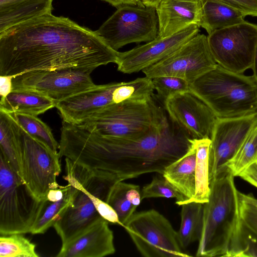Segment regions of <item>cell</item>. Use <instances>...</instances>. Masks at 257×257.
<instances>
[{
  "label": "cell",
  "mask_w": 257,
  "mask_h": 257,
  "mask_svg": "<svg viewBox=\"0 0 257 257\" xmlns=\"http://www.w3.org/2000/svg\"><path fill=\"white\" fill-rule=\"evenodd\" d=\"M157 98L164 104L171 96L190 89L185 80L173 76H160L152 78Z\"/></svg>",
  "instance_id": "35"
},
{
  "label": "cell",
  "mask_w": 257,
  "mask_h": 257,
  "mask_svg": "<svg viewBox=\"0 0 257 257\" xmlns=\"http://www.w3.org/2000/svg\"><path fill=\"white\" fill-rule=\"evenodd\" d=\"M113 233L103 217L62 244L57 257H103L113 254Z\"/></svg>",
  "instance_id": "18"
},
{
  "label": "cell",
  "mask_w": 257,
  "mask_h": 257,
  "mask_svg": "<svg viewBox=\"0 0 257 257\" xmlns=\"http://www.w3.org/2000/svg\"><path fill=\"white\" fill-rule=\"evenodd\" d=\"M68 188L63 197L60 200L51 202L47 200L42 212L34 225L31 233L44 234L52 226L71 204L74 187L67 182Z\"/></svg>",
  "instance_id": "28"
},
{
  "label": "cell",
  "mask_w": 257,
  "mask_h": 257,
  "mask_svg": "<svg viewBox=\"0 0 257 257\" xmlns=\"http://www.w3.org/2000/svg\"><path fill=\"white\" fill-rule=\"evenodd\" d=\"M257 161V126L249 133L225 165L234 177Z\"/></svg>",
  "instance_id": "32"
},
{
  "label": "cell",
  "mask_w": 257,
  "mask_h": 257,
  "mask_svg": "<svg viewBox=\"0 0 257 257\" xmlns=\"http://www.w3.org/2000/svg\"><path fill=\"white\" fill-rule=\"evenodd\" d=\"M251 69L253 71V77L257 81V45L255 48L253 59L252 62V65Z\"/></svg>",
  "instance_id": "44"
},
{
  "label": "cell",
  "mask_w": 257,
  "mask_h": 257,
  "mask_svg": "<svg viewBox=\"0 0 257 257\" xmlns=\"http://www.w3.org/2000/svg\"><path fill=\"white\" fill-rule=\"evenodd\" d=\"M141 200L140 186L122 181L111 187L106 202L115 211L120 225L123 226L135 213Z\"/></svg>",
  "instance_id": "22"
},
{
  "label": "cell",
  "mask_w": 257,
  "mask_h": 257,
  "mask_svg": "<svg viewBox=\"0 0 257 257\" xmlns=\"http://www.w3.org/2000/svg\"><path fill=\"white\" fill-rule=\"evenodd\" d=\"M164 105L170 118L190 139L211 138L217 117L191 89L171 96Z\"/></svg>",
  "instance_id": "15"
},
{
  "label": "cell",
  "mask_w": 257,
  "mask_h": 257,
  "mask_svg": "<svg viewBox=\"0 0 257 257\" xmlns=\"http://www.w3.org/2000/svg\"><path fill=\"white\" fill-rule=\"evenodd\" d=\"M191 140L196 151L195 193L193 201L205 203L208 201L211 192L209 156L211 141L210 138Z\"/></svg>",
  "instance_id": "25"
},
{
  "label": "cell",
  "mask_w": 257,
  "mask_h": 257,
  "mask_svg": "<svg viewBox=\"0 0 257 257\" xmlns=\"http://www.w3.org/2000/svg\"><path fill=\"white\" fill-rule=\"evenodd\" d=\"M8 113L30 136L54 152L58 153L59 143L55 139L51 128L37 116L18 112Z\"/></svg>",
  "instance_id": "29"
},
{
  "label": "cell",
  "mask_w": 257,
  "mask_h": 257,
  "mask_svg": "<svg viewBox=\"0 0 257 257\" xmlns=\"http://www.w3.org/2000/svg\"><path fill=\"white\" fill-rule=\"evenodd\" d=\"M239 198V216L248 227L257 233V209Z\"/></svg>",
  "instance_id": "36"
},
{
  "label": "cell",
  "mask_w": 257,
  "mask_h": 257,
  "mask_svg": "<svg viewBox=\"0 0 257 257\" xmlns=\"http://www.w3.org/2000/svg\"><path fill=\"white\" fill-rule=\"evenodd\" d=\"M141 199L150 198H174L176 204L181 206L185 204L184 197L162 176H155L152 181L144 186L141 191Z\"/></svg>",
  "instance_id": "34"
},
{
  "label": "cell",
  "mask_w": 257,
  "mask_h": 257,
  "mask_svg": "<svg viewBox=\"0 0 257 257\" xmlns=\"http://www.w3.org/2000/svg\"><path fill=\"white\" fill-rule=\"evenodd\" d=\"M217 64L228 70L243 73L251 68L257 45V25L244 21L216 30L207 36Z\"/></svg>",
  "instance_id": "11"
},
{
  "label": "cell",
  "mask_w": 257,
  "mask_h": 257,
  "mask_svg": "<svg viewBox=\"0 0 257 257\" xmlns=\"http://www.w3.org/2000/svg\"><path fill=\"white\" fill-rule=\"evenodd\" d=\"M166 113L164 104L154 94L146 102L110 105L80 125L103 136L134 139L146 135Z\"/></svg>",
  "instance_id": "6"
},
{
  "label": "cell",
  "mask_w": 257,
  "mask_h": 257,
  "mask_svg": "<svg viewBox=\"0 0 257 257\" xmlns=\"http://www.w3.org/2000/svg\"><path fill=\"white\" fill-rule=\"evenodd\" d=\"M104 1L113 7L117 8L122 5H141L139 0H101Z\"/></svg>",
  "instance_id": "42"
},
{
  "label": "cell",
  "mask_w": 257,
  "mask_h": 257,
  "mask_svg": "<svg viewBox=\"0 0 257 257\" xmlns=\"http://www.w3.org/2000/svg\"><path fill=\"white\" fill-rule=\"evenodd\" d=\"M246 16L228 5L211 0H203L200 27L208 34L245 21Z\"/></svg>",
  "instance_id": "23"
},
{
  "label": "cell",
  "mask_w": 257,
  "mask_h": 257,
  "mask_svg": "<svg viewBox=\"0 0 257 257\" xmlns=\"http://www.w3.org/2000/svg\"><path fill=\"white\" fill-rule=\"evenodd\" d=\"M53 0H37L0 9V33L30 19L51 14Z\"/></svg>",
  "instance_id": "24"
},
{
  "label": "cell",
  "mask_w": 257,
  "mask_h": 257,
  "mask_svg": "<svg viewBox=\"0 0 257 257\" xmlns=\"http://www.w3.org/2000/svg\"><path fill=\"white\" fill-rule=\"evenodd\" d=\"M199 28L192 25L173 35L158 36L144 45L125 52H119L116 63L118 71L125 74L137 73L158 63L196 36Z\"/></svg>",
  "instance_id": "16"
},
{
  "label": "cell",
  "mask_w": 257,
  "mask_h": 257,
  "mask_svg": "<svg viewBox=\"0 0 257 257\" xmlns=\"http://www.w3.org/2000/svg\"><path fill=\"white\" fill-rule=\"evenodd\" d=\"M46 201L37 200L0 153V235L31 233Z\"/></svg>",
  "instance_id": "7"
},
{
  "label": "cell",
  "mask_w": 257,
  "mask_h": 257,
  "mask_svg": "<svg viewBox=\"0 0 257 257\" xmlns=\"http://www.w3.org/2000/svg\"><path fill=\"white\" fill-rule=\"evenodd\" d=\"M13 119L17 138L19 177L33 196L42 201L50 190L60 187L57 178L61 172V157L58 153L54 152L30 136Z\"/></svg>",
  "instance_id": "8"
},
{
  "label": "cell",
  "mask_w": 257,
  "mask_h": 257,
  "mask_svg": "<svg viewBox=\"0 0 257 257\" xmlns=\"http://www.w3.org/2000/svg\"><path fill=\"white\" fill-rule=\"evenodd\" d=\"M238 197L241 200L257 209V199L252 194H245L238 191Z\"/></svg>",
  "instance_id": "41"
},
{
  "label": "cell",
  "mask_w": 257,
  "mask_h": 257,
  "mask_svg": "<svg viewBox=\"0 0 257 257\" xmlns=\"http://www.w3.org/2000/svg\"><path fill=\"white\" fill-rule=\"evenodd\" d=\"M203 0H162L156 8L159 34L165 37L192 25L200 27Z\"/></svg>",
  "instance_id": "19"
},
{
  "label": "cell",
  "mask_w": 257,
  "mask_h": 257,
  "mask_svg": "<svg viewBox=\"0 0 257 257\" xmlns=\"http://www.w3.org/2000/svg\"><path fill=\"white\" fill-rule=\"evenodd\" d=\"M0 148L1 153L19 176L17 138L14 120L9 113L2 110H0Z\"/></svg>",
  "instance_id": "30"
},
{
  "label": "cell",
  "mask_w": 257,
  "mask_h": 257,
  "mask_svg": "<svg viewBox=\"0 0 257 257\" xmlns=\"http://www.w3.org/2000/svg\"><path fill=\"white\" fill-rule=\"evenodd\" d=\"M191 141L187 152L169 165L162 175L184 197L185 204L193 202L195 193L196 151L191 139Z\"/></svg>",
  "instance_id": "20"
},
{
  "label": "cell",
  "mask_w": 257,
  "mask_h": 257,
  "mask_svg": "<svg viewBox=\"0 0 257 257\" xmlns=\"http://www.w3.org/2000/svg\"><path fill=\"white\" fill-rule=\"evenodd\" d=\"M238 177L257 188V161L243 171Z\"/></svg>",
  "instance_id": "38"
},
{
  "label": "cell",
  "mask_w": 257,
  "mask_h": 257,
  "mask_svg": "<svg viewBox=\"0 0 257 257\" xmlns=\"http://www.w3.org/2000/svg\"><path fill=\"white\" fill-rule=\"evenodd\" d=\"M191 146V139L166 112L146 135L134 139L103 136L63 122L58 153L85 168L108 174L117 182L147 173L162 175Z\"/></svg>",
  "instance_id": "2"
},
{
  "label": "cell",
  "mask_w": 257,
  "mask_h": 257,
  "mask_svg": "<svg viewBox=\"0 0 257 257\" xmlns=\"http://www.w3.org/2000/svg\"><path fill=\"white\" fill-rule=\"evenodd\" d=\"M118 53L96 31L48 14L0 33V74L15 77L31 71L68 68L92 72L116 64Z\"/></svg>",
  "instance_id": "1"
},
{
  "label": "cell",
  "mask_w": 257,
  "mask_h": 257,
  "mask_svg": "<svg viewBox=\"0 0 257 257\" xmlns=\"http://www.w3.org/2000/svg\"><path fill=\"white\" fill-rule=\"evenodd\" d=\"M64 179L74 187L71 204L53 227L64 244L101 217L96 208L106 198L116 182L102 171L89 170L65 158Z\"/></svg>",
  "instance_id": "3"
},
{
  "label": "cell",
  "mask_w": 257,
  "mask_h": 257,
  "mask_svg": "<svg viewBox=\"0 0 257 257\" xmlns=\"http://www.w3.org/2000/svg\"><path fill=\"white\" fill-rule=\"evenodd\" d=\"M96 32L117 51L130 43L150 42L159 34L156 9L139 4L122 5Z\"/></svg>",
  "instance_id": "10"
},
{
  "label": "cell",
  "mask_w": 257,
  "mask_h": 257,
  "mask_svg": "<svg viewBox=\"0 0 257 257\" xmlns=\"http://www.w3.org/2000/svg\"><path fill=\"white\" fill-rule=\"evenodd\" d=\"M162 0H139L140 3L146 7L156 8Z\"/></svg>",
  "instance_id": "43"
},
{
  "label": "cell",
  "mask_w": 257,
  "mask_h": 257,
  "mask_svg": "<svg viewBox=\"0 0 257 257\" xmlns=\"http://www.w3.org/2000/svg\"><path fill=\"white\" fill-rule=\"evenodd\" d=\"M181 206L180 227L177 233L180 244L185 250L190 244L200 238L204 203L193 201Z\"/></svg>",
  "instance_id": "26"
},
{
  "label": "cell",
  "mask_w": 257,
  "mask_h": 257,
  "mask_svg": "<svg viewBox=\"0 0 257 257\" xmlns=\"http://www.w3.org/2000/svg\"><path fill=\"white\" fill-rule=\"evenodd\" d=\"M256 126L257 112L237 117L217 118L210 138V182L227 170L226 163Z\"/></svg>",
  "instance_id": "14"
},
{
  "label": "cell",
  "mask_w": 257,
  "mask_h": 257,
  "mask_svg": "<svg viewBox=\"0 0 257 257\" xmlns=\"http://www.w3.org/2000/svg\"><path fill=\"white\" fill-rule=\"evenodd\" d=\"M154 90L152 79L146 76L128 82H121L113 92V102H148L153 97Z\"/></svg>",
  "instance_id": "27"
},
{
  "label": "cell",
  "mask_w": 257,
  "mask_h": 257,
  "mask_svg": "<svg viewBox=\"0 0 257 257\" xmlns=\"http://www.w3.org/2000/svg\"><path fill=\"white\" fill-rule=\"evenodd\" d=\"M123 227L144 256H190L181 247L169 220L155 209L135 213Z\"/></svg>",
  "instance_id": "9"
},
{
  "label": "cell",
  "mask_w": 257,
  "mask_h": 257,
  "mask_svg": "<svg viewBox=\"0 0 257 257\" xmlns=\"http://www.w3.org/2000/svg\"><path fill=\"white\" fill-rule=\"evenodd\" d=\"M226 256L257 257V233L246 226L240 218Z\"/></svg>",
  "instance_id": "31"
},
{
  "label": "cell",
  "mask_w": 257,
  "mask_h": 257,
  "mask_svg": "<svg viewBox=\"0 0 257 257\" xmlns=\"http://www.w3.org/2000/svg\"><path fill=\"white\" fill-rule=\"evenodd\" d=\"M190 89L217 117H234L257 112V81L252 75L236 73L217 64L196 79Z\"/></svg>",
  "instance_id": "5"
},
{
  "label": "cell",
  "mask_w": 257,
  "mask_h": 257,
  "mask_svg": "<svg viewBox=\"0 0 257 257\" xmlns=\"http://www.w3.org/2000/svg\"><path fill=\"white\" fill-rule=\"evenodd\" d=\"M234 177L227 169L210 182L197 256H226L227 253L239 220L238 191Z\"/></svg>",
  "instance_id": "4"
},
{
  "label": "cell",
  "mask_w": 257,
  "mask_h": 257,
  "mask_svg": "<svg viewBox=\"0 0 257 257\" xmlns=\"http://www.w3.org/2000/svg\"><path fill=\"white\" fill-rule=\"evenodd\" d=\"M55 105L56 102L48 97L27 89H14L7 97L0 100V110L35 116L45 112Z\"/></svg>",
  "instance_id": "21"
},
{
  "label": "cell",
  "mask_w": 257,
  "mask_h": 257,
  "mask_svg": "<svg viewBox=\"0 0 257 257\" xmlns=\"http://www.w3.org/2000/svg\"><path fill=\"white\" fill-rule=\"evenodd\" d=\"M13 78L14 76L10 75L0 76L1 99L5 98L12 91Z\"/></svg>",
  "instance_id": "39"
},
{
  "label": "cell",
  "mask_w": 257,
  "mask_h": 257,
  "mask_svg": "<svg viewBox=\"0 0 257 257\" xmlns=\"http://www.w3.org/2000/svg\"><path fill=\"white\" fill-rule=\"evenodd\" d=\"M37 0H0V9Z\"/></svg>",
  "instance_id": "40"
},
{
  "label": "cell",
  "mask_w": 257,
  "mask_h": 257,
  "mask_svg": "<svg viewBox=\"0 0 257 257\" xmlns=\"http://www.w3.org/2000/svg\"><path fill=\"white\" fill-rule=\"evenodd\" d=\"M91 72L74 68L31 71L13 78V89L33 90L56 103L94 87Z\"/></svg>",
  "instance_id": "13"
},
{
  "label": "cell",
  "mask_w": 257,
  "mask_h": 257,
  "mask_svg": "<svg viewBox=\"0 0 257 257\" xmlns=\"http://www.w3.org/2000/svg\"><path fill=\"white\" fill-rule=\"evenodd\" d=\"M228 5L246 16L257 17V0H211Z\"/></svg>",
  "instance_id": "37"
},
{
  "label": "cell",
  "mask_w": 257,
  "mask_h": 257,
  "mask_svg": "<svg viewBox=\"0 0 257 257\" xmlns=\"http://www.w3.org/2000/svg\"><path fill=\"white\" fill-rule=\"evenodd\" d=\"M119 82L96 85L56 103L63 122L80 124L96 113L114 104L113 92Z\"/></svg>",
  "instance_id": "17"
},
{
  "label": "cell",
  "mask_w": 257,
  "mask_h": 257,
  "mask_svg": "<svg viewBox=\"0 0 257 257\" xmlns=\"http://www.w3.org/2000/svg\"><path fill=\"white\" fill-rule=\"evenodd\" d=\"M21 233L0 236V257H39L36 244Z\"/></svg>",
  "instance_id": "33"
},
{
  "label": "cell",
  "mask_w": 257,
  "mask_h": 257,
  "mask_svg": "<svg viewBox=\"0 0 257 257\" xmlns=\"http://www.w3.org/2000/svg\"><path fill=\"white\" fill-rule=\"evenodd\" d=\"M217 65L207 36L198 34L169 56L142 71L151 79L160 76H173L182 78L191 85Z\"/></svg>",
  "instance_id": "12"
}]
</instances>
